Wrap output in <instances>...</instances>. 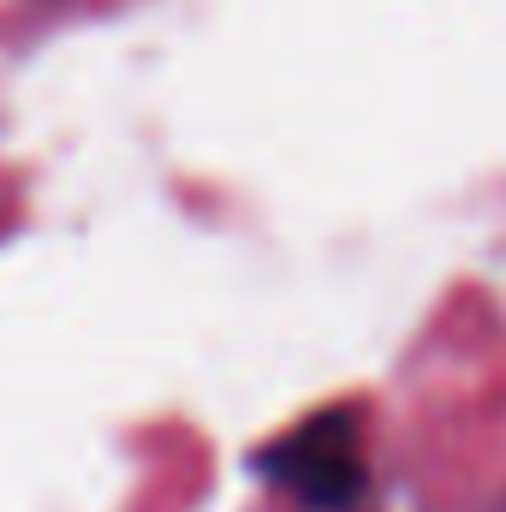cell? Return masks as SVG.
Segmentation results:
<instances>
[{
    "label": "cell",
    "mask_w": 506,
    "mask_h": 512,
    "mask_svg": "<svg viewBox=\"0 0 506 512\" xmlns=\"http://www.w3.org/2000/svg\"><path fill=\"white\" fill-rule=\"evenodd\" d=\"M262 477L280 483L298 507L310 512H346L364 495V429L346 411H322L280 435L262 453Z\"/></svg>",
    "instance_id": "6da1fadb"
}]
</instances>
